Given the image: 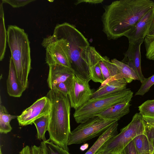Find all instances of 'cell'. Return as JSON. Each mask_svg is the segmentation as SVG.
I'll list each match as a JSON object with an SVG mask.
<instances>
[{"label":"cell","instance_id":"1f68e13d","mask_svg":"<svg viewBox=\"0 0 154 154\" xmlns=\"http://www.w3.org/2000/svg\"><path fill=\"white\" fill-rule=\"evenodd\" d=\"M145 125L146 134L154 149V127L145 122Z\"/></svg>","mask_w":154,"mask_h":154},{"label":"cell","instance_id":"7402d4cb","mask_svg":"<svg viewBox=\"0 0 154 154\" xmlns=\"http://www.w3.org/2000/svg\"><path fill=\"white\" fill-rule=\"evenodd\" d=\"M0 3V60L4 58L6 46L7 31L5 24L4 11L3 2Z\"/></svg>","mask_w":154,"mask_h":154},{"label":"cell","instance_id":"5b68a950","mask_svg":"<svg viewBox=\"0 0 154 154\" xmlns=\"http://www.w3.org/2000/svg\"><path fill=\"white\" fill-rule=\"evenodd\" d=\"M133 94L130 89L126 88L103 97L91 99L75 111L73 117L75 121L77 123H84L115 104L130 102Z\"/></svg>","mask_w":154,"mask_h":154},{"label":"cell","instance_id":"2e32d148","mask_svg":"<svg viewBox=\"0 0 154 154\" xmlns=\"http://www.w3.org/2000/svg\"><path fill=\"white\" fill-rule=\"evenodd\" d=\"M129 102L119 103L98 114L96 116L104 119L119 120L130 112Z\"/></svg>","mask_w":154,"mask_h":154},{"label":"cell","instance_id":"836d02e7","mask_svg":"<svg viewBox=\"0 0 154 154\" xmlns=\"http://www.w3.org/2000/svg\"><path fill=\"white\" fill-rule=\"evenodd\" d=\"M103 1V0H78L75 3V5H77L81 3H85L96 4L101 3Z\"/></svg>","mask_w":154,"mask_h":154},{"label":"cell","instance_id":"ac0fdd59","mask_svg":"<svg viewBox=\"0 0 154 154\" xmlns=\"http://www.w3.org/2000/svg\"><path fill=\"white\" fill-rule=\"evenodd\" d=\"M111 61L119 69V74L118 75L119 79H124L128 83H130L134 80H139L135 71L128 65L116 58L113 59Z\"/></svg>","mask_w":154,"mask_h":154},{"label":"cell","instance_id":"4316f807","mask_svg":"<svg viewBox=\"0 0 154 154\" xmlns=\"http://www.w3.org/2000/svg\"><path fill=\"white\" fill-rule=\"evenodd\" d=\"M99 62L90 69L91 80L94 82L102 84L104 80Z\"/></svg>","mask_w":154,"mask_h":154},{"label":"cell","instance_id":"5bb4252c","mask_svg":"<svg viewBox=\"0 0 154 154\" xmlns=\"http://www.w3.org/2000/svg\"><path fill=\"white\" fill-rule=\"evenodd\" d=\"M127 83L124 79L102 83L97 90L93 92L91 99L103 97L122 91L126 88Z\"/></svg>","mask_w":154,"mask_h":154},{"label":"cell","instance_id":"44dd1931","mask_svg":"<svg viewBox=\"0 0 154 154\" xmlns=\"http://www.w3.org/2000/svg\"><path fill=\"white\" fill-rule=\"evenodd\" d=\"M18 116L9 114L5 107L2 104L1 99L0 105V132L7 134L12 129L10 122L13 119L17 118Z\"/></svg>","mask_w":154,"mask_h":154},{"label":"cell","instance_id":"3957f363","mask_svg":"<svg viewBox=\"0 0 154 154\" xmlns=\"http://www.w3.org/2000/svg\"><path fill=\"white\" fill-rule=\"evenodd\" d=\"M46 96L51 103L48 128L49 140L69 152L71 106L68 95L50 89Z\"/></svg>","mask_w":154,"mask_h":154},{"label":"cell","instance_id":"277c9868","mask_svg":"<svg viewBox=\"0 0 154 154\" xmlns=\"http://www.w3.org/2000/svg\"><path fill=\"white\" fill-rule=\"evenodd\" d=\"M7 41L19 82L26 90L31 69L29 42L24 29L15 25H10L7 31Z\"/></svg>","mask_w":154,"mask_h":154},{"label":"cell","instance_id":"52a82bcc","mask_svg":"<svg viewBox=\"0 0 154 154\" xmlns=\"http://www.w3.org/2000/svg\"><path fill=\"white\" fill-rule=\"evenodd\" d=\"M118 120L104 119L95 116L80 123L71 132L68 145L85 143L91 139L100 136Z\"/></svg>","mask_w":154,"mask_h":154},{"label":"cell","instance_id":"30bf717a","mask_svg":"<svg viewBox=\"0 0 154 154\" xmlns=\"http://www.w3.org/2000/svg\"><path fill=\"white\" fill-rule=\"evenodd\" d=\"M51 107V101L47 97L39 98L18 116L17 120L19 125L25 126L32 125L37 119L49 114Z\"/></svg>","mask_w":154,"mask_h":154},{"label":"cell","instance_id":"4fadbf2b","mask_svg":"<svg viewBox=\"0 0 154 154\" xmlns=\"http://www.w3.org/2000/svg\"><path fill=\"white\" fill-rule=\"evenodd\" d=\"M49 66L47 82L50 89H53L57 84L66 81L75 74L72 69L59 64Z\"/></svg>","mask_w":154,"mask_h":154},{"label":"cell","instance_id":"d6a6232c","mask_svg":"<svg viewBox=\"0 0 154 154\" xmlns=\"http://www.w3.org/2000/svg\"><path fill=\"white\" fill-rule=\"evenodd\" d=\"M119 154H138L133 140L128 144Z\"/></svg>","mask_w":154,"mask_h":154},{"label":"cell","instance_id":"cb8c5ba5","mask_svg":"<svg viewBox=\"0 0 154 154\" xmlns=\"http://www.w3.org/2000/svg\"><path fill=\"white\" fill-rule=\"evenodd\" d=\"M41 147L44 154H70L69 152L54 143L49 139L43 141Z\"/></svg>","mask_w":154,"mask_h":154},{"label":"cell","instance_id":"9c48e42d","mask_svg":"<svg viewBox=\"0 0 154 154\" xmlns=\"http://www.w3.org/2000/svg\"><path fill=\"white\" fill-rule=\"evenodd\" d=\"M89 82L75 74L71 78L68 86L69 97L71 107L76 110L91 99L93 91Z\"/></svg>","mask_w":154,"mask_h":154},{"label":"cell","instance_id":"8992f818","mask_svg":"<svg viewBox=\"0 0 154 154\" xmlns=\"http://www.w3.org/2000/svg\"><path fill=\"white\" fill-rule=\"evenodd\" d=\"M145 121L139 113L133 116L131 121L122 128L120 133L106 141L96 153L119 154L137 136L145 133Z\"/></svg>","mask_w":154,"mask_h":154},{"label":"cell","instance_id":"7c38bea8","mask_svg":"<svg viewBox=\"0 0 154 154\" xmlns=\"http://www.w3.org/2000/svg\"><path fill=\"white\" fill-rule=\"evenodd\" d=\"M154 19V6L147 11L135 25L125 35L129 43L144 39L147 36L152 22Z\"/></svg>","mask_w":154,"mask_h":154},{"label":"cell","instance_id":"4dcf8cb0","mask_svg":"<svg viewBox=\"0 0 154 154\" xmlns=\"http://www.w3.org/2000/svg\"><path fill=\"white\" fill-rule=\"evenodd\" d=\"M71 77H72L65 82L57 84L53 89L64 94L68 95L69 84Z\"/></svg>","mask_w":154,"mask_h":154},{"label":"cell","instance_id":"d4e9b609","mask_svg":"<svg viewBox=\"0 0 154 154\" xmlns=\"http://www.w3.org/2000/svg\"><path fill=\"white\" fill-rule=\"evenodd\" d=\"M138 110L142 116L154 118V99L144 102L138 106Z\"/></svg>","mask_w":154,"mask_h":154},{"label":"cell","instance_id":"ffe728a7","mask_svg":"<svg viewBox=\"0 0 154 154\" xmlns=\"http://www.w3.org/2000/svg\"><path fill=\"white\" fill-rule=\"evenodd\" d=\"M133 140L138 154H152L154 152V149L146 132L136 137Z\"/></svg>","mask_w":154,"mask_h":154},{"label":"cell","instance_id":"7a4b0ae2","mask_svg":"<svg viewBox=\"0 0 154 154\" xmlns=\"http://www.w3.org/2000/svg\"><path fill=\"white\" fill-rule=\"evenodd\" d=\"M53 38H63L67 42L72 69L78 76L89 82L91 80L88 64L92 46L75 27L65 22L57 24L52 35Z\"/></svg>","mask_w":154,"mask_h":154},{"label":"cell","instance_id":"ba28073f","mask_svg":"<svg viewBox=\"0 0 154 154\" xmlns=\"http://www.w3.org/2000/svg\"><path fill=\"white\" fill-rule=\"evenodd\" d=\"M42 45L46 49L45 61L49 66L57 64L72 69L65 39L53 38L49 36L43 39Z\"/></svg>","mask_w":154,"mask_h":154},{"label":"cell","instance_id":"83f0119b","mask_svg":"<svg viewBox=\"0 0 154 154\" xmlns=\"http://www.w3.org/2000/svg\"><path fill=\"white\" fill-rule=\"evenodd\" d=\"M154 85V75L146 78L142 83L139 89L135 95L143 96L149 90L151 87Z\"/></svg>","mask_w":154,"mask_h":154},{"label":"cell","instance_id":"f546056e","mask_svg":"<svg viewBox=\"0 0 154 154\" xmlns=\"http://www.w3.org/2000/svg\"><path fill=\"white\" fill-rule=\"evenodd\" d=\"M3 3H6L13 8H17L24 6L35 1L34 0H2Z\"/></svg>","mask_w":154,"mask_h":154},{"label":"cell","instance_id":"f1b7e54d","mask_svg":"<svg viewBox=\"0 0 154 154\" xmlns=\"http://www.w3.org/2000/svg\"><path fill=\"white\" fill-rule=\"evenodd\" d=\"M19 154H44V153L40 146L34 145L30 147L26 145L23 148Z\"/></svg>","mask_w":154,"mask_h":154},{"label":"cell","instance_id":"8fae6325","mask_svg":"<svg viewBox=\"0 0 154 154\" xmlns=\"http://www.w3.org/2000/svg\"><path fill=\"white\" fill-rule=\"evenodd\" d=\"M143 41V39H141L129 43L128 48L124 53V57L121 61L134 70L141 83L146 79L142 73L141 64L140 47Z\"/></svg>","mask_w":154,"mask_h":154},{"label":"cell","instance_id":"e0dca14e","mask_svg":"<svg viewBox=\"0 0 154 154\" xmlns=\"http://www.w3.org/2000/svg\"><path fill=\"white\" fill-rule=\"evenodd\" d=\"M118 122L112 124L99 136L93 145L85 154H95L106 141L117 135L119 125Z\"/></svg>","mask_w":154,"mask_h":154},{"label":"cell","instance_id":"484cf974","mask_svg":"<svg viewBox=\"0 0 154 154\" xmlns=\"http://www.w3.org/2000/svg\"><path fill=\"white\" fill-rule=\"evenodd\" d=\"M143 42L146 50L145 56L146 58L154 60V37L146 36Z\"/></svg>","mask_w":154,"mask_h":154},{"label":"cell","instance_id":"d590c367","mask_svg":"<svg viewBox=\"0 0 154 154\" xmlns=\"http://www.w3.org/2000/svg\"><path fill=\"white\" fill-rule=\"evenodd\" d=\"M145 122L154 127V118L148 116H143Z\"/></svg>","mask_w":154,"mask_h":154},{"label":"cell","instance_id":"e575fe53","mask_svg":"<svg viewBox=\"0 0 154 154\" xmlns=\"http://www.w3.org/2000/svg\"><path fill=\"white\" fill-rule=\"evenodd\" d=\"M146 36L154 37V19L152 22Z\"/></svg>","mask_w":154,"mask_h":154},{"label":"cell","instance_id":"d6986e66","mask_svg":"<svg viewBox=\"0 0 154 154\" xmlns=\"http://www.w3.org/2000/svg\"><path fill=\"white\" fill-rule=\"evenodd\" d=\"M99 63L104 81L119 74L117 66L112 62L107 56H102Z\"/></svg>","mask_w":154,"mask_h":154},{"label":"cell","instance_id":"8d00e7d4","mask_svg":"<svg viewBox=\"0 0 154 154\" xmlns=\"http://www.w3.org/2000/svg\"><path fill=\"white\" fill-rule=\"evenodd\" d=\"M95 154H114L110 153H105L103 152H99L96 153Z\"/></svg>","mask_w":154,"mask_h":154},{"label":"cell","instance_id":"74e56055","mask_svg":"<svg viewBox=\"0 0 154 154\" xmlns=\"http://www.w3.org/2000/svg\"><path fill=\"white\" fill-rule=\"evenodd\" d=\"M152 154H154V152L152 153Z\"/></svg>","mask_w":154,"mask_h":154},{"label":"cell","instance_id":"6da1fadb","mask_svg":"<svg viewBox=\"0 0 154 154\" xmlns=\"http://www.w3.org/2000/svg\"><path fill=\"white\" fill-rule=\"evenodd\" d=\"M154 6L150 0H120L104 6L101 20L107 39L125 36Z\"/></svg>","mask_w":154,"mask_h":154},{"label":"cell","instance_id":"603a6c76","mask_svg":"<svg viewBox=\"0 0 154 154\" xmlns=\"http://www.w3.org/2000/svg\"><path fill=\"white\" fill-rule=\"evenodd\" d=\"M49 121V114L42 116L34 121L37 131V137L40 140H46L45 134L48 128Z\"/></svg>","mask_w":154,"mask_h":154},{"label":"cell","instance_id":"9a60e30c","mask_svg":"<svg viewBox=\"0 0 154 154\" xmlns=\"http://www.w3.org/2000/svg\"><path fill=\"white\" fill-rule=\"evenodd\" d=\"M7 87L8 94L14 97H20L25 90L19 81L13 60L11 57L10 59Z\"/></svg>","mask_w":154,"mask_h":154}]
</instances>
